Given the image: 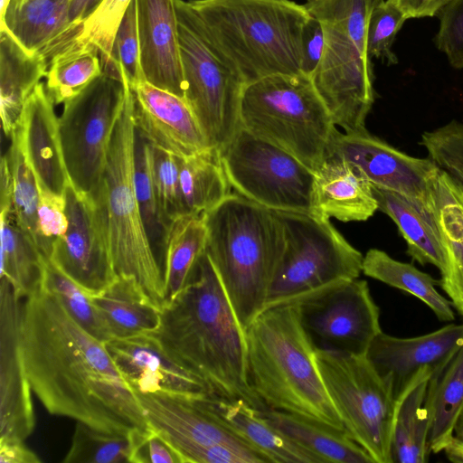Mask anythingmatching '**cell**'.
<instances>
[{
	"instance_id": "cell-1",
	"label": "cell",
	"mask_w": 463,
	"mask_h": 463,
	"mask_svg": "<svg viewBox=\"0 0 463 463\" xmlns=\"http://www.w3.org/2000/svg\"><path fill=\"white\" fill-rule=\"evenodd\" d=\"M20 345L32 391L52 415L108 432L149 429L104 342L41 288L24 298Z\"/></svg>"
},
{
	"instance_id": "cell-2",
	"label": "cell",
	"mask_w": 463,
	"mask_h": 463,
	"mask_svg": "<svg viewBox=\"0 0 463 463\" xmlns=\"http://www.w3.org/2000/svg\"><path fill=\"white\" fill-rule=\"evenodd\" d=\"M154 333L214 396L263 407L248 383L244 330L205 250L184 288L162 307Z\"/></svg>"
},
{
	"instance_id": "cell-3",
	"label": "cell",
	"mask_w": 463,
	"mask_h": 463,
	"mask_svg": "<svg viewBox=\"0 0 463 463\" xmlns=\"http://www.w3.org/2000/svg\"><path fill=\"white\" fill-rule=\"evenodd\" d=\"M175 6L176 14L245 85L275 74H302V33L310 18L304 5L293 0H175Z\"/></svg>"
},
{
	"instance_id": "cell-4",
	"label": "cell",
	"mask_w": 463,
	"mask_h": 463,
	"mask_svg": "<svg viewBox=\"0 0 463 463\" xmlns=\"http://www.w3.org/2000/svg\"><path fill=\"white\" fill-rule=\"evenodd\" d=\"M244 334L248 383L263 407L344 428L317 369L298 304L263 310Z\"/></svg>"
},
{
	"instance_id": "cell-5",
	"label": "cell",
	"mask_w": 463,
	"mask_h": 463,
	"mask_svg": "<svg viewBox=\"0 0 463 463\" xmlns=\"http://www.w3.org/2000/svg\"><path fill=\"white\" fill-rule=\"evenodd\" d=\"M203 216L205 252L245 331L265 308L286 246L282 222L274 210L239 194Z\"/></svg>"
},
{
	"instance_id": "cell-6",
	"label": "cell",
	"mask_w": 463,
	"mask_h": 463,
	"mask_svg": "<svg viewBox=\"0 0 463 463\" xmlns=\"http://www.w3.org/2000/svg\"><path fill=\"white\" fill-rule=\"evenodd\" d=\"M382 1L307 0L304 4L321 23L325 36L320 61L310 78L334 124L346 134L367 130L365 119L374 102L367 28Z\"/></svg>"
},
{
	"instance_id": "cell-7",
	"label": "cell",
	"mask_w": 463,
	"mask_h": 463,
	"mask_svg": "<svg viewBox=\"0 0 463 463\" xmlns=\"http://www.w3.org/2000/svg\"><path fill=\"white\" fill-rule=\"evenodd\" d=\"M126 85V101L111 139L99 200L106 213L118 276L134 279L145 296L162 309L165 304L164 276L146 231L136 191V128L132 91Z\"/></svg>"
},
{
	"instance_id": "cell-8",
	"label": "cell",
	"mask_w": 463,
	"mask_h": 463,
	"mask_svg": "<svg viewBox=\"0 0 463 463\" xmlns=\"http://www.w3.org/2000/svg\"><path fill=\"white\" fill-rule=\"evenodd\" d=\"M240 126L316 171L338 131L311 78L275 74L244 86Z\"/></svg>"
},
{
	"instance_id": "cell-9",
	"label": "cell",
	"mask_w": 463,
	"mask_h": 463,
	"mask_svg": "<svg viewBox=\"0 0 463 463\" xmlns=\"http://www.w3.org/2000/svg\"><path fill=\"white\" fill-rule=\"evenodd\" d=\"M286 246L265 309L302 302L363 272V254L314 212L276 211Z\"/></svg>"
},
{
	"instance_id": "cell-10",
	"label": "cell",
	"mask_w": 463,
	"mask_h": 463,
	"mask_svg": "<svg viewBox=\"0 0 463 463\" xmlns=\"http://www.w3.org/2000/svg\"><path fill=\"white\" fill-rule=\"evenodd\" d=\"M326 392L350 437L374 463H392L395 399L366 354L315 348Z\"/></svg>"
},
{
	"instance_id": "cell-11",
	"label": "cell",
	"mask_w": 463,
	"mask_h": 463,
	"mask_svg": "<svg viewBox=\"0 0 463 463\" xmlns=\"http://www.w3.org/2000/svg\"><path fill=\"white\" fill-rule=\"evenodd\" d=\"M127 85L103 73L64 103L59 130L71 185L99 201L109 146L124 109Z\"/></svg>"
},
{
	"instance_id": "cell-12",
	"label": "cell",
	"mask_w": 463,
	"mask_h": 463,
	"mask_svg": "<svg viewBox=\"0 0 463 463\" xmlns=\"http://www.w3.org/2000/svg\"><path fill=\"white\" fill-rule=\"evenodd\" d=\"M219 153L237 194L271 210L313 212L315 171L289 152L240 126Z\"/></svg>"
},
{
	"instance_id": "cell-13",
	"label": "cell",
	"mask_w": 463,
	"mask_h": 463,
	"mask_svg": "<svg viewBox=\"0 0 463 463\" xmlns=\"http://www.w3.org/2000/svg\"><path fill=\"white\" fill-rule=\"evenodd\" d=\"M184 99L211 148L221 151L240 128L245 84L177 14Z\"/></svg>"
},
{
	"instance_id": "cell-14",
	"label": "cell",
	"mask_w": 463,
	"mask_h": 463,
	"mask_svg": "<svg viewBox=\"0 0 463 463\" xmlns=\"http://www.w3.org/2000/svg\"><path fill=\"white\" fill-rule=\"evenodd\" d=\"M298 305L303 326L317 349L364 355L382 332L380 309L367 282L359 278Z\"/></svg>"
},
{
	"instance_id": "cell-15",
	"label": "cell",
	"mask_w": 463,
	"mask_h": 463,
	"mask_svg": "<svg viewBox=\"0 0 463 463\" xmlns=\"http://www.w3.org/2000/svg\"><path fill=\"white\" fill-rule=\"evenodd\" d=\"M64 196L69 225L66 232L53 241L49 260L94 296L118 277L105 209L100 200L80 194L71 183Z\"/></svg>"
},
{
	"instance_id": "cell-16",
	"label": "cell",
	"mask_w": 463,
	"mask_h": 463,
	"mask_svg": "<svg viewBox=\"0 0 463 463\" xmlns=\"http://www.w3.org/2000/svg\"><path fill=\"white\" fill-rule=\"evenodd\" d=\"M357 165L373 186L394 192L432 213L440 168L430 158L409 156L367 130L335 135L327 155Z\"/></svg>"
},
{
	"instance_id": "cell-17",
	"label": "cell",
	"mask_w": 463,
	"mask_h": 463,
	"mask_svg": "<svg viewBox=\"0 0 463 463\" xmlns=\"http://www.w3.org/2000/svg\"><path fill=\"white\" fill-rule=\"evenodd\" d=\"M24 299L10 282L0 285V438L24 440L34 430L32 388L20 345Z\"/></svg>"
},
{
	"instance_id": "cell-18",
	"label": "cell",
	"mask_w": 463,
	"mask_h": 463,
	"mask_svg": "<svg viewBox=\"0 0 463 463\" xmlns=\"http://www.w3.org/2000/svg\"><path fill=\"white\" fill-rule=\"evenodd\" d=\"M104 344L135 394L213 395L206 383L172 355L155 333L111 339Z\"/></svg>"
},
{
	"instance_id": "cell-19",
	"label": "cell",
	"mask_w": 463,
	"mask_h": 463,
	"mask_svg": "<svg viewBox=\"0 0 463 463\" xmlns=\"http://www.w3.org/2000/svg\"><path fill=\"white\" fill-rule=\"evenodd\" d=\"M130 89L136 130L151 144L180 157L211 148L184 98L146 80Z\"/></svg>"
},
{
	"instance_id": "cell-20",
	"label": "cell",
	"mask_w": 463,
	"mask_h": 463,
	"mask_svg": "<svg viewBox=\"0 0 463 463\" xmlns=\"http://www.w3.org/2000/svg\"><path fill=\"white\" fill-rule=\"evenodd\" d=\"M463 346V324H449L422 335L401 338L383 331L366 356L391 385L396 399L421 368L442 369Z\"/></svg>"
},
{
	"instance_id": "cell-21",
	"label": "cell",
	"mask_w": 463,
	"mask_h": 463,
	"mask_svg": "<svg viewBox=\"0 0 463 463\" xmlns=\"http://www.w3.org/2000/svg\"><path fill=\"white\" fill-rule=\"evenodd\" d=\"M148 427L158 433L203 444H223L269 460L219 420L205 398L156 392L136 394ZM210 396V395H209Z\"/></svg>"
},
{
	"instance_id": "cell-22",
	"label": "cell",
	"mask_w": 463,
	"mask_h": 463,
	"mask_svg": "<svg viewBox=\"0 0 463 463\" xmlns=\"http://www.w3.org/2000/svg\"><path fill=\"white\" fill-rule=\"evenodd\" d=\"M136 5L146 81L184 99L175 0H136Z\"/></svg>"
},
{
	"instance_id": "cell-23",
	"label": "cell",
	"mask_w": 463,
	"mask_h": 463,
	"mask_svg": "<svg viewBox=\"0 0 463 463\" xmlns=\"http://www.w3.org/2000/svg\"><path fill=\"white\" fill-rule=\"evenodd\" d=\"M13 134L38 184L64 195L71 181L62 153L59 118L44 83L40 82L28 97Z\"/></svg>"
},
{
	"instance_id": "cell-24",
	"label": "cell",
	"mask_w": 463,
	"mask_h": 463,
	"mask_svg": "<svg viewBox=\"0 0 463 463\" xmlns=\"http://www.w3.org/2000/svg\"><path fill=\"white\" fill-rule=\"evenodd\" d=\"M313 212L341 222L366 221L378 210L373 185L354 163L327 155L315 171Z\"/></svg>"
},
{
	"instance_id": "cell-25",
	"label": "cell",
	"mask_w": 463,
	"mask_h": 463,
	"mask_svg": "<svg viewBox=\"0 0 463 463\" xmlns=\"http://www.w3.org/2000/svg\"><path fill=\"white\" fill-rule=\"evenodd\" d=\"M211 411L269 462L324 463L271 424L259 410L242 399L205 398Z\"/></svg>"
},
{
	"instance_id": "cell-26",
	"label": "cell",
	"mask_w": 463,
	"mask_h": 463,
	"mask_svg": "<svg viewBox=\"0 0 463 463\" xmlns=\"http://www.w3.org/2000/svg\"><path fill=\"white\" fill-rule=\"evenodd\" d=\"M432 214L444 259L443 269L439 271V286L453 308L463 317V192L441 169Z\"/></svg>"
},
{
	"instance_id": "cell-27",
	"label": "cell",
	"mask_w": 463,
	"mask_h": 463,
	"mask_svg": "<svg viewBox=\"0 0 463 463\" xmlns=\"http://www.w3.org/2000/svg\"><path fill=\"white\" fill-rule=\"evenodd\" d=\"M71 0H8L0 29L32 54L46 52L70 28Z\"/></svg>"
},
{
	"instance_id": "cell-28",
	"label": "cell",
	"mask_w": 463,
	"mask_h": 463,
	"mask_svg": "<svg viewBox=\"0 0 463 463\" xmlns=\"http://www.w3.org/2000/svg\"><path fill=\"white\" fill-rule=\"evenodd\" d=\"M48 68L42 54L28 52L0 29V114L6 137L16 129L28 97L46 77Z\"/></svg>"
},
{
	"instance_id": "cell-29",
	"label": "cell",
	"mask_w": 463,
	"mask_h": 463,
	"mask_svg": "<svg viewBox=\"0 0 463 463\" xmlns=\"http://www.w3.org/2000/svg\"><path fill=\"white\" fill-rule=\"evenodd\" d=\"M432 373L429 367L421 368L395 399L392 463L428 461L430 420L425 400Z\"/></svg>"
},
{
	"instance_id": "cell-30",
	"label": "cell",
	"mask_w": 463,
	"mask_h": 463,
	"mask_svg": "<svg viewBox=\"0 0 463 463\" xmlns=\"http://www.w3.org/2000/svg\"><path fill=\"white\" fill-rule=\"evenodd\" d=\"M258 410L271 424L318 456L324 463H374L345 428L266 407Z\"/></svg>"
},
{
	"instance_id": "cell-31",
	"label": "cell",
	"mask_w": 463,
	"mask_h": 463,
	"mask_svg": "<svg viewBox=\"0 0 463 463\" xmlns=\"http://www.w3.org/2000/svg\"><path fill=\"white\" fill-rule=\"evenodd\" d=\"M110 340L157 331L161 309L129 278L118 277L100 293L91 296Z\"/></svg>"
},
{
	"instance_id": "cell-32",
	"label": "cell",
	"mask_w": 463,
	"mask_h": 463,
	"mask_svg": "<svg viewBox=\"0 0 463 463\" xmlns=\"http://www.w3.org/2000/svg\"><path fill=\"white\" fill-rule=\"evenodd\" d=\"M378 210L396 224L407 244V254L421 265L430 264L440 271L444 266L443 251L433 214L407 198L373 186Z\"/></svg>"
},
{
	"instance_id": "cell-33",
	"label": "cell",
	"mask_w": 463,
	"mask_h": 463,
	"mask_svg": "<svg viewBox=\"0 0 463 463\" xmlns=\"http://www.w3.org/2000/svg\"><path fill=\"white\" fill-rule=\"evenodd\" d=\"M425 404L430 420V451L439 453L449 443L463 411V346L442 369L430 375Z\"/></svg>"
},
{
	"instance_id": "cell-34",
	"label": "cell",
	"mask_w": 463,
	"mask_h": 463,
	"mask_svg": "<svg viewBox=\"0 0 463 463\" xmlns=\"http://www.w3.org/2000/svg\"><path fill=\"white\" fill-rule=\"evenodd\" d=\"M1 278L23 299L40 289L45 257L18 224L12 209L0 214Z\"/></svg>"
},
{
	"instance_id": "cell-35",
	"label": "cell",
	"mask_w": 463,
	"mask_h": 463,
	"mask_svg": "<svg viewBox=\"0 0 463 463\" xmlns=\"http://www.w3.org/2000/svg\"><path fill=\"white\" fill-rule=\"evenodd\" d=\"M363 273L419 298L439 321L450 322L455 319L450 300L436 289L439 280L414 265L396 260L382 250L370 249L364 256Z\"/></svg>"
},
{
	"instance_id": "cell-36",
	"label": "cell",
	"mask_w": 463,
	"mask_h": 463,
	"mask_svg": "<svg viewBox=\"0 0 463 463\" xmlns=\"http://www.w3.org/2000/svg\"><path fill=\"white\" fill-rule=\"evenodd\" d=\"M179 181L184 214H203L231 194L219 151L210 148L180 157Z\"/></svg>"
},
{
	"instance_id": "cell-37",
	"label": "cell",
	"mask_w": 463,
	"mask_h": 463,
	"mask_svg": "<svg viewBox=\"0 0 463 463\" xmlns=\"http://www.w3.org/2000/svg\"><path fill=\"white\" fill-rule=\"evenodd\" d=\"M206 237L203 213L182 215L170 225L162 260L165 304L186 285L196 260L205 250Z\"/></svg>"
},
{
	"instance_id": "cell-38",
	"label": "cell",
	"mask_w": 463,
	"mask_h": 463,
	"mask_svg": "<svg viewBox=\"0 0 463 463\" xmlns=\"http://www.w3.org/2000/svg\"><path fill=\"white\" fill-rule=\"evenodd\" d=\"M102 74L99 52L92 46L71 43L50 61L45 89L54 105L64 104Z\"/></svg>"
},
{
	"instance_id": "cell-39",
	"label": "cell",
	"mask_w": 463,
	"mask_h": 463,
	"mask_svg": "<svg viewBox=\"0 0 463 463\" xmlns=\"http://www.w3.org/2000/svg\"><path fill=\"white\" fill-rule=\"evenodd\" d=\"M143 431L146 430L108 432L77 421L71 447L62 462L130 463L135 446Z\"/></svg>"
},
{
	"instance_id": "cell-40",
	"label": "cell",
	"mask_w": 463,
	"mask_h": 463,
	"mask_svg": "<svg viewBox=\"0 0 463 463\" xmlns=\"http://www.w3.org/2000/svg\"><path fill=\"white\" fill-rule=\"evenodd\" d=\"M40 288L58 299L71 318L91 335L101 342L110 340L91 296L46 258Z\"/></svg>"
},
{
	"instance_id": "cell-41",
	"label": "cell",
	"mask_w": 463,
	"mask_h": 463,
	"mask_svg": "<svg viewBox=\"0 0 463 463\" xmlns=\"http://www.w3.org/2000/svg\"><path fill=\"white\" fill-rule=\"evenodd\" d=\"M5 153L12 180V210L21 228L29 235L41 251V239L37 227L39 185L37 178L27 163L16 137Z\"/></svg>"
},
{
	"instance_id": "cell-42",
	"label": "cell",
	"mask_w": 463,
	"mask_h": 463,
	"mask_svg": "<svg viewBox=\"0 0 463 463\" xmlns=\"http://www.w3.org/2000/svg\"><path fill=\"white\" fill-rule=\"evenodd\" d=\"M153 145L136 130L135 184L141 215L154 252L163 260L167 231L156 201L152 163ZM161 265V264H160Z\"/></svg>"
},
{
	"instance_id": "cell-43",
	"label": "cell",
	"mask_w": 463,
	"mask_h": 463,
	"mask_svg": "<svg viewBox=\"0 0 463 463\" xmlns=\"http://www.w3.org/2000/svg\"><path fill=\"white\" fill-rule=\"evenodd\" d=\"M132 0H101L83 20L71 24L74 43L95 47L103 71L111 61L117 32Z\"/></svg>"
},
{
	"instance_id": "cell-44",
	"label": "cell",
	"mask_w": 463,
	"mask_h": 463,
	"mask_svg": "<svg viewBox=\"0 0 463 463\" xmlns=\"http://www.w3.org/2000/svg\"><path fill=\"white\" fill-rule=\"evenodd\" d=\"M103 73L130 88L146 80L140 62L136 0H132L117 32L110 65Z\"/></svg>"
},
{
	"instance_id": "cell-45",
	"label": "cell",
	"mask_w": 463,
	"mask_h": 463,
	"mask_svg": "<svg viewBox=\"0 0 463 463\" xmlns=\"http://www.w3.org/2000/svg\"><path fill=\"white\" fill-rule=\"evenodd\" d=\"M152 163L158 210L162 222L168 232L172 222L184 215L181 199L178 156L153 145Z\"/></svg>"
},
{
	"instance_id": "cell-46",
	"label": "cell",
	"mask_w": 463,
	"mask_h": 463,
	"mask_svg": "<svg viewBox=\"0 0 463 463\" xmlns=\"http://www.w3.org/2000/svg\"><path fill=\"white\" fill-rule=\"evenodd\" d=\"M420 144L442 171L453 178L463 180V122L451 120L425 131Z\"/></svg>"
},
{
	"instance_id": "cell-47",
	"label": "cell",
	"mask_w": 463,
	"mask_h": 463,
	"mask_svg": "<svg viewBox=\"0 0 463 463\" xmlns=\"http://www.w3.org/2000/svg\"><path fill=\"white\" fill-rule=\"evenodd\" d=\"M406 21L402 13L388 0H383L376 5L367 28V52L371 59H379L387 65L398 63L392 45Z\"/></svg>"
},
{
	"instance_id": "cell-48",
	"label": "cell",
	"mask_w": 463,
	"mask_h": 463,
	"mask_svg": "<svg viewBox=\"0 0 463 463\" xmlns=\"http://www.w3.org/2000/svg\"><path fill=\"white\" fill-rule=\"evenodd\" d=\"M437 16L439 24L434 45L452 68L463 70V0H451Z\"/></svg>"
},
{
	"instance_id": "cell-49",
	"label": "cell",
	"mask_w": 463,
	"mask_h": 463,
	"mask_svg": "<svg viewBox=\"0 0 463 463\" xmlns=\"http://www.w3.org/2000/svg\"><path fill=\"white\" fill-rule=\"evenodd\" d=\"M37 227L41 239V252L49 259L53 241L67 231L69 221L64 195L50 192L39 184Z\"/></svg>"
},
{
	"instance_id": "cell-50",
	"label": "cell",
	"mask_w": 463,
	"mask_h": 463,
	"mask_svg": "<svg viewBox=\"0 0 463 463\" xmlns=\"http://www.w3.org/2000/svg\"><path fill=\"white\" fill-rule=\"evenodd\" d=\"M162 436L178 453L183 463H262L260 458L227 445L203 444Z\"/></svg>"
},
{
	"instance_id": "cell-51",
	"label": "cell",
	"mask_w": 463,
	"mask_h": 463,
	"mask_svg": "<svg viewBox=\"0 0 463 463\" xmlns=\"http://www.w3.org/2000/svg\"><path fill=\"white\" fill-rule=\"evenodd\" d=\"M130 463H183L178 453L158 432L143 431L135 446Z\"/></svg>"
},
{
	"instance_id": "cell-52",
	"label": "cell",
	"mask_w": 463,
	"mask_h": 463,
	"mask_svg": "<svg viewBox=\"0 0 463 463\" xmlns=\"http://www.w3.org/2000/svg\"><path fill=\"white\" fill-rule=\"evenodd\" d=\"M324 43L323 26L317 18L310 15L302 33V73L310 77L316 70L323 53Z\"/></svg>"
},
{
	"instance_id": "cell-53",
	"label": "cell",
	"mask_w": 463,
	"mask_h": 463,
	"mask_svg": "<svg viewBox=\"0 0 463 463\" xmlns=\"http://www.w3.org/2000/svg\"><path fill=\"white\" fill-rule=\"evenodd\" d=\"M407 20L437 16L451 0H388Z\"/></svg>"
},
{
	"instance_id": "cell-54",
	"label": "cell",
	"mask_w": 463,
	"mask_h": 463,
	"mask_svg": "<svg viewBox=\"0 0 463 463\" xmlns=\"http://www.w3.org/2000/svg\"><path fill=\"white\" fill-rule=\"evenodd\" d=\"M24 440L0 438V463H41Z\"/></svg>"
},
{
	"instance_id": "cell-55",
	"label": "cell",
	"mask_w": 463,
	"mask_h": 463,
	"mask_svg": "<svg viewBox=\"0 0 463 463\" xmlns=\"http://www.w3.org/2000/svg\"><path fill=\"white\" fill-rule=\"evenodd\" d=\"M443 451L449 460L463 463V411L454 426L452 438Z\"/></svg>"
},
{
	"instance_id": "cell-56",
	"label": "cell",
	"mask_w": 463,
	"mask_h": 463,
	"mask_svg": "<svg viewBox=\"0 0 463 463\" xmlns=\"http://www.w3.org/2000/svg\"><path fill=\"white\" fill-rule=\"evenodd\" d=\"M101 0H71L70 7L71 24H77L87 17Z\"/></svg>"
},
{
	"instance_id": "cell-57",
	"label": "cell",
	"mask_w": 463,
	"mask_h": 463,
	"mask_svg": "<svg viewBox=\"0 0 463 463\" xmlns=\"http://www.w3.org/2000/svg\"><path fill=\"white\" fill-rule=\"evenodd\" d=\"M450 176V175H449ZM453 178V177H452ZM455 180V182L459 185V187L461 188L462 192H463V180H458V179H456V178H453Z\"/></svg>"
}]
</instances>
